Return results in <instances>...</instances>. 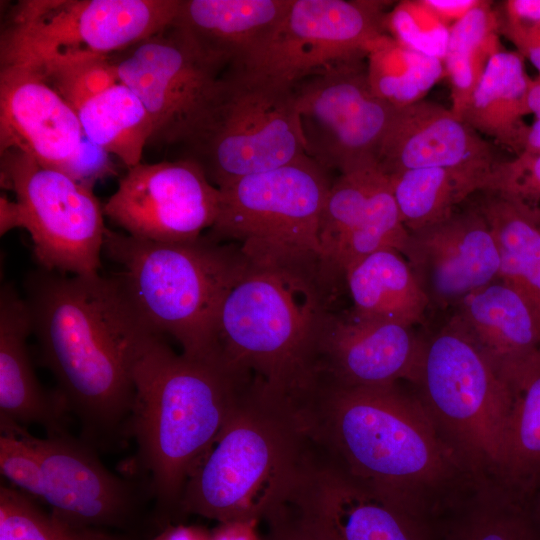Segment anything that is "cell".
<instances>
[{
    "mask_svg": "<svg viewBox=\"0 0 540 540\" xmlns=\"http://www.w3.org/2000/svg\"><path fill=\"white\" fill-rule=\"evenodd\" d=\"M403 225L390 180L378 164L340 173L329 189L320 222V243L327 271L344 280L360 258L386 248L406 249Z\"/></svg>",
    "mask_w": 540,
    "mask_h": 540,
    "instance_id": "obj_18",
    "label": "cell"
},
{
    "mask_svg": "<svg viewBox=\"0 0 540 540\" xmlns=\"http://www.w3.org/2000/svg\"><path fill=\"white\" fill-rule=\"evenodd\" d=\"M84 137L75 110L38 71L0 66V152L18 150L84 183Z\"/></svg>",
    "mask_w": 540,
    "mask_h": 540,
    "instance_id": "obj_19",
    "label": "cell"
},
{
    "mask_svg": "<svg viewBox=\"0 0 540 540\" xmlns=\"http://www.w3.org/2000/svg\"><path fill=\"white\" fill-rule=\"evenodd\" d=\"M482 192L514 202L540 223V153L522 151L510 160L497 161Z\"/></svg>",
    "mask_w": 540,
    "mask_h": 540,
    "instance_id": "obj_38",
    "label": "cell"
},
{
    "mask_svg": "<svg viewBox=\"0 0 540 540\" xmlns=\"http://www.w3.org/2000/svg\"><path fill=\"white\" fill-rule=\"evenodd\" d=\"M500 18L488 1H480L449 29L443 59L451 87V110L458 116L466 108L493 55L501 51Z\"/></svg>",
    "mask_w": 540,
    "mask_h": 540,
    "instance_id": "obj_33",
    "label": "cell"
},
{
    "mask_svg": "<svg viewBox=\"0 0 540 540\" xmlns=\"http://www.w3.org/2000/svg\"><path fill=\"white\" fill-rule=\"evenodd\" d=\"M219 206V188L195 161L182 157L127 169L103 209L130 236L176 243L201 237Z\"/></svg>",
    "mask_w": 540,
    "mask_h": 540,
    "instance_id": "obj_16",
    "label": "cell"
},
{
    "mask_svg": "<svg viewBox=\"0 0 540 540\" xmlns=\"http://www.w3.org/2000/svg\"><path fill=\"white\" fill-rule=\"evenodd\" d=\"M33 333L28 303L13 285L0 293V427H42L46 436L70 433L71 415L55 389L39 382L28 351Z\"/></svg>",
    "mask_w": 540,
    "mask_h": 540,
    "instance_id": "obj_23",
    "label": "cell"
},
{
    "mask_svg": "<svg viewBox=\"0 0 540 540\" xmlns=\"http://www.w3.org/2000/svg\"><path fill=\"white\" fill-rule=\"evenodd\" d=\"M364 59L333 64L295 85L306 155L328 172L378 164L395 111L372 91Z\"/></svg>",
    "mask_w": 540,
    "mask_h": 540,
    "instance_id": "obj_14",
    "label": "cell"
},
{
    "mask_svg": "<svg viewBox=\"0 0 540 540\" xmlns=\"http://www.w3.org/2000/svg\"><path fill=\"white\" fill-rule=\"evenodd\" d=\"M504 24L532 26L540 23V0H508L503 4Z\"/></svg>",
    "mask_w": 540,
    "mask_h": 540,
    "instance_id": "obj_41",
    "label": "cell"
},
{
    "mask_svg": "<svg viewBox=\"0 0 540 540\" xmlns=\"http://www.w3.org/2000/svg\"><path fill=\"white\" fill-rule=\"evenodd\" d=\"M425 340L412 327L334 312L319 350L320 384L376 387L414 384Z\"/></svg>",
    "mask_w": 540,
    "mask_h": 540,
    "instance_id": "obj_21",
    "label": "cell"
},
{
    "mask_svg": "<svg viewBox=\"0 0 540 540\" xmlns=\"http://www.w3.org/2000/svg\"><path fill=\"white\" fill-rule=\"evenodd\" d=\"M183 147L219 189L305 156L295 86L228 66Z\"/></svg>",
    "mask_w": 540,
    "mask_h": 540,
    "instance_id": "obj_9",
    "label": "cell"
},
{
    "mask_svg": "<svg viewBox=\"0 0 540 540\" xmlns=\"http://www.w3.org/2000/svg\"><path fill=\"white\" fill-rule=\"evenodd\" d=\"M411 386L468 471L500 481L509 385L455 316L425 340Z\"/></svg>",
    "mask_w": 540,
    "mask_h": 540,
    "instance_id": "obj_7",
    "label": "cell"
},
{
    "mask_svg": "<svg viewBox=\"0 0 540 540\" xmlns=\"http://www.w3.org/2000/svg\"><path fill=\"white\" fill-rule=\"evenodd\" d=\"M500 34H503L515 46L524 42L540 43V23L532 26H515L500 21Z\"/></svg>",
    "mask_w": 540,
    "mask_h": 540,
    "instance_id": "obj_46",
    "label": "cell"
},
{
    "mask_svg": "<svg viewBox=\"0 0 540 540\" xmlns=\"http://www.w3.org/2000/svg\"><path fill=\"white\" fill-rule=\"evenodd\" d=\"M84 136L116 156L127 169L141 163L152 135L151 117L139 97L120 81L84 103L77 111Z\"/></svg>",
    "mask_w": 540,
    "mask_h": 540,
    "instance_id": "obj_32",
    "label": "cell"
},
{
    "mask_svg": "<svg viewBox=\"0 0 540 540\" xmlns=\"http://www.w3.org/2000/svg\"><path fill=\"white\" fill-rule=\"evenodd\" d=\"M337 285L321 267L252 265L218 309L209 359L297 413L320 385L319 350Z\"/></svg>",
    "mask_w": 540,
    "mask_h": 540,
    "instance_id": "obj_3",
    "label": "cell"
},
{
    "mask_svg": "<svg viewBox=\"0 0 540 540\" xmlns=\"http://www.w3.org/2000/svg\"><path fill=\"white\" fill-rule=\"evenodd\" d=\"M181 0H22L2 26L0 66L111 57L172 24Z\"/></svg>",
    "mask_w": 540,
    "mask_h": 540,
    "instance_id": "obj_10",
    "label": "cell"
},
{
    "mask_svg": "<svg viewBox=\"0 0 540 540\" xmlns=\"http://www.w3.org/2000/svg\"><path fill=\"white\" fill-rule=\"evenodd\" d=\"M313 451L297 413L252 389L189 477L183 519L266 520L288 503Z\"/></svg>",
    "mask_w": 540,
    "mask_h": 540,
    "instance_id": "obj_5",
    "label": "cell"
},
{
    "mask_svg": "<svg viewBox=\"0 0 540 540\" xmlns=\"http://www.w3.org/2000/svg\"><path fill=\"white\" fill-rule=\"evenodd\" d=\"M523 151L540 153V119L528 126Z\"/></svg>",
    "mask_w": 540,
    "mask_h": 540,
    "instance_id": "obj_48",
    "label": "cell"
},
{
    "mask_svg": "<svg viewBox=\"0 0 540 540\" xmlns=\"http://www.w3.org/2000/svg\"><path fill=\"white\" fill-rule=\"evenodd\" d=\"M266 521L269 528L266 540H331L287 507L281 508Z\"/></svg>",
    "mask_w": 540,
    "mask_h": 540,
    "instance_id": "obj_40",
    "label": "cell"
},
{
    "mask_svg": "<svg viewBox=\"0 0 540 540\" xmlns=\"http://www.w3.org/2000/svg\"><path fill=\"white\" fill-rule=\"evenodd\" d=\"M0 470L13 487L40 501L42 474L39 457L21 435L0 431Z\"/></svg>",
    "mask_w": 540,
    "mask_h": 540,
    "instance_id": "obj_39",
    "label": "cell"
},
{
    "mask_svg": "<svg viewBox=\"0 0 540 540\" xmlns=\"http://www.w3.org/2000/svg\"><path fill=\"white\" fill-rule=\"evenodd\" d=\"M490 172L427 167L388 177L401 221L409 232H414L452 216L456 205L483 190Z\"/></svg>",
    "mask_w": 540,
    "mask_h": 540,
    "instance_id": "obj_31",
    "label": "cell"
},
{
    "mask_svg": "<svg viewBox=\"0 0 540 540\" xmlns=\"http://www.w3.org/2000/svg\"><path fill=\"white\" fill-rule=\"evenodd\" d=\"M15 228H23V214L16 200L12 201L6 195L0 197V235Z\"/></svg>",
    "mask_w": 540,
    "mask_h": 540,
    "instance_id": "obj_45",
    "label": "cell"
},
{
    "mask_svg": "<svg viewBox=\"0 0 540 540\" xmlns=\"http://www.w3.org/2000/svg\"><path fill=\"white\" fill-rule=\"evenodd\" d=\"M285 507L331 540H439L437 523L382 498L317 450Z\"/></svg>",
    "mask_w": 540,
    "mask_h": 540,
    "instance_id": "obj_17",
    "label": "cell"
},
{
    "mask_svg": "<svg viewBox=\"0 0 540 540\" xmlns=\"http://www.w3.org/2000/svg\"><path fill=\"white\" fill-rule=\"evenodd\" d=\"M372 91L394 108L423 100L444 76L443 61L417 52L383 34L367 54Z\"/></svg>",
    "mask_w": 540,
    "mask_h": 540,
    "instance_id": "obj_34",
    "label": "cell"
},
{
    "mask_svg": "<svg viewBox=\"0 0 540 540\" xmlns=\"http://www.w3.org/2000/svg\"><path fill=\"white\" fill-rule=\"evenodd\" d=\"M332 182L307 155L242 177L219 189L218 216L204 234L237 244L255 266L326 269L320 222Z\"/></svg>",
    "mask_w": 540,
    "mask_h": 540,
    "instance_id": "obj_8",
    "label": "cell"
},
{
    "mask_svg": "<svg viewBox=\"0 0 540 540\" xmlns=\"http://www.w3.org/2000/svg\"><path fill=\"white\" fill-rule=\"evenodd\" d=\"M540 224V223H539Z\"/></svg>",
    "mask_w": 540,
    "mask_h": 540,
    "instance_id": "obj_50",
    "label": "cell"
},
{
    "mask_svg": "<svg viewBox=\"0 0 540 540\" xmlns=\"http://www.w3.org/2000/svg\"><path fill=\"white\" fill-rule=\"evenodd\" d=\"M24 437L41 466L39 502L73 522L140 535L150 540L156 529L148 483L108 470L99 452L71 433L36 437L22 426L0 427Z\"/></svg>",
    "mask_w": 540,
    "mask_h": 540,
    "instance_id": "obj_13",
    "label": "cell"
},
{
    "mask_svg": "<svg viewBox=\"0 0 540 540\" xmlns=\"http://www.w3.org/2000/svg\"><path fill=\"white\" fill-rule=\"evenodd\" d=\"M403 256L430 305L445 308L497 280L500 256L496 240L477 210L409 232Z\"/></svg>",
    "mask_w": 540,
    "mask_h": 540,
    "instance_id": "obj_20",
    "label": "cell"
},
{
    "mask_svg": "<svg viewBox=\"0 0 540 540\" xmlns=\"http://www.w3.org/2000/svg\"><path fill=\"white\" fill-rule=\"evenodd\" d=\"M504 378L510 397L500 483L530 500L540 484V354Z\"/></svg>",
    "mask_w": 540,
    "mask_h": 540,
    "instance_id": "obj_28",
    "label": "cell"
},
{
    "mask_svg": "<svg viewBox=\"0 0 540 540\" xmlns=\"http://www.w3.org/2000/svg\"><path fill=\"white\" fill-rule=\"evenodd\" d=\"M384 25L399 43L443 61L450 28L422 0L399 2L386 14Z\"/></svg>",
    "mask_w": 540,
    "mask_h": 540,
    "instance_id": "obj_37",
    "label": "cell"
},
{
    "mask_svg": "<svg viewBox=\"0 0 540 540\" xmlns=\"http://www.w3.org/2000/svg\"><path fill=\"white\" fill-rule=\"evenodd\" d=\"M292 0H181L173 21L206 53L238 66L271 37Z\"/></svg>",
    "mask_w": 540,
    "mask_h": 540,
    "instance_id": "obj_24",
    "label": "cell"
},
{
    "mask_svg": "<svg viewBox=\"0 0 540 540\" xmlns=\"http://www.w3.org/2000/svg\"><path fill=\"white\" fill-rule=\"evenodd\" d=\"M529 113L540 119V74L536 79H531L527 97Z\"/></svg>",
    "mask_w": 540,
    "mask_h": 540,
    "instance_id": "obj_47",
    "label": "cell"
},
{
    "mask_svg": "<svg viewBox=\"0 0 540 540\" xmlns=\"http://www.w3.org/2000/svg\"><path fill=\"white\" fill-rule=\"evenodd\" d=\"M352 312L360 318L412 327L430 302L409 263L397 250L372 252L344 272Z\"/></svg>",
    "mask_w": 540,
    "mask_h": 540,
    "instance_id": "obj_26",
    "label": "cell"
},
{
    "mask_svg": "<svg viewBox=\"0 0 540 540\" xmlns=\"http://www.w3.org/2000/svg\"><path fill=\"white\" fill-rule=\"evenodd\" d=\"M530 506L540 526V484L530 499Z\"/></svg>",
    "mask_w": 540,
    "mask_h": 540,
    "instance_id": "obj_49",
    "label": "cell"
},
{
    "mask_svg": "<svg viewBox=\"0 0 540 540\" xmlns=\"http://www.w3.org/2000/svg\"><path fill=\"white\" fill-rule=\"evenodd\" d=\"M103 253L120 266L116 277L146 327L173 337L181 353L205 359L223 299L252 267L237 244L205 234L165 243L107 228Z\"/></svg>",
    "mask_w": 540,
    "mask_h": 540,
    "instance_id": "obj_6",
    "label": "cell"
},
{
    "mask_svg": "<svg viewBox=\"0 0 540 540\" xmlns=\"http://www.w3.org/2000/svg\"><path fill=\"white\" fill-rule=\"evenodd\" d=\"M133 378L129 475L149 485L157 534L183 522L189 477L251 387L215 360L176 353L155 334L141 345Z\"/></svg>",
    "mask_w": 540,
    "mask_h": 540,
    "instance_id": "obj_4",
    "label": "cell"
},
{
    "mask_svg": "<svg viewBox=\"0 0 540 540\" xmlns=\"http://www.w3.org/2000/svg\"><path fill=\"white\" fill-rule=\"evenodd\" d=\"M484 193L477 210L497 243L500 256L497 280L524 299L540 326V224L514 202Z\"/></svg>",
    "mask_w": 540,
    "mask_h": 540,
    "instance_id": "obj_30",
    "label": "cell"
},
{
    "mask_svg": "<svg viewBox=\"0 0 540 540\" xmlns=\"http://www.w3.org/2000/svg\"><path fill=\"white\" fill-rule=\"evenodd\" d=\"M150 540H210V532L201 526L180 522L166 526Z\"/></svg>",
    "mask_w": 540,
    "mask_h": 540,
    "instance_id": "obj_44",
    "label": "cell"
},
{
    "mask_svg": "<svg viewBox=\"0 0 540 540\" xmlns=\"http://www.w3.org/2000/svg\"><path fill=\"white\" fill-rule=\"evenodd\" d=\"M0 177L21 207L40 268L99 274L107 227L91 186L14 149L0 152Z\"/></svg>",
    "mask_w": 540,
    "mask_h": 540,
    "instance_id": "obj_11",
    "label": "cell"
},
{
    "mask_svg": "<svg viewBox=\"0 0 540 540\" xmlns=\"http://www.w3.org/2000/svg\"><path fill=\"white\" fill-rule=\"evenodd\" d=\"M110 60L118 80L139 97L151 117L150 146H184L190 140L228 67L173 24Z\"/></svg>",
    "mask_w": 540,
    "mask_h": 540,
    "instance_id": "obj_12",
    "label": "cell"
},
{
    "mask_svg": "<svg viewBox=\"0 0 540 540\" xmlns=\"http://www.w3.org/2000/svg\"><path fill=\"white\" fill-rule=\"evenodd\" d=\"M496 162L482 135L451 108L425 100L395 108L378 153L387 175L427 167L490 172Z\"/></svg>",
    "mask_w": 540,
    "mask_h": 540,
    "instance_id": "obj_22",
    "label": "cell"
},
{
    "mask_svg": "<svg viewBox=\"0 0 540 540\" xmlns=\"http://www.w3.org/2000/svg\"><path fill=\"white\" fill-rule=\"evenodd\" d=\"M435 16L447 27L461 20L481 0H422Z\"/></svg>",
    "mask_w": 540,
    "mask_h": 540,
    "instance_id": "obj_42",
    "label": "cell"
},
{
    "mask_svg": "<svg viewBox=\"0 0 540 540\" xmlns=\"http://www.w3.org/2000/svg\"><path fill=\"white\" fill-rule=\"evenodd\" d=\"M439 540H540L530 500L499 481L479 482L437 521Z\"/></svg>",
    "mask_w": 540,
    "mask_h": 540,
    "instance_id": "obj_29",
    "label": "cell"
},
{
    "mask_svg": "<svg viewBox=\"0 0 540 540\" xmlns=\"http://www.w3.org/2000/svg\"><path fill=\"white\" fill-rule=\"evenodd\" d=\"M388 3L292 0L266 43L233 67L294 87L333 64L366 58L372 44L385 34Z\"/></svg>",
    "mask_w": 540,
    "mask_h": 540,
    "instance_id": "obj_15",
    "label": "cell"
},
{
    "mask_svg": "<svg viewBox=\"0 0 540 540\" xmlns=\"http://www.w3.org/2000/svg\"><path fill=\"white\" fill-rule=\"evenodd\" d=\"M12 485L0 486V540H148L140 535L73 522L45 511Z\"/></svg>",
    "mask_w": 540,
    "mask_h": 540,
    "instance_id": "obj_35",
    "label": "cell"
},
{
    "mask_svg": "<svg viewBox=\"0 0 540 540\" xmlns=\"http://www.w3.org/2000/svg\"><path fill=\"white\" fill-rule=\"evenodd\" d=\"M455 315L504 377L540 354V326L524 299L495 280L467 295Z\"/></svg>",
    "mask_w": 540,
    "mask_h": 540,
    "instance_id": "obj_25",
    "label": "cell"
},
{
    "mask_svg": "<svg viewBox=\"0 0 540 540\" xmlns=\"http://www.w3.org/2000/svg\"><path fill=\"white\" fill-rule=\"evenodd\" d=\"M258 521L221 522L210 532V540H266L257 532Z\"/></svg>",
    "mask_w": 540,
    "mask_h": 540,
    "instance_id": "obj_43",
    "label": "cell"
},
{
    "mask_svg": "<svg viewBox=\"0 0 540 540\" xmlns=\"http://www.w3.org/2000/svg\"><path fill=\"white\" fill-rule=\"evenodd\" d=\"M25 289L41 360L79 423V438L97 452L122 449L130 439L134 363L154 333L116 276L40 268Z\"/></svg>",
    "mask_w": 540,
    "mask_h": 540,
    "instance_id": "obj_1",
    "label": "cell"
},
{
    "mask_svg": "<svg viewBox=\"0 0 540 540\" xmlns=\"http://www.w3.org/2000/svg\"><path fill=\"white\" fill-rule=\"evenodd\" d=\"M325 458L382 498L434 523L479 482L415 392L321 384L298 412Z\"/></svg>",
    "mask_w": 540,
    "mask_h": 540,
    "instance_id": "obj_2",
    "label": "cell"
},
{
    "mask_svg": "<svg viewBox=\"0 0 540 540\" xmlns=\"http://www.w3.org/2000/svg\"><path fill=\"white\" fill-rule=\"evenodd\" d=\"M31 68L38 71L76 113L89 99L119 82L110 57L75 58Z\"/></svg>",
    "mask_w": 540,
    "mask_h": 540,
    "instance_id": "obj_36",
    "label": "cell"
},
{
    "mask_svg": "<svg viewBox=\"0 0 540 540\" xmlns=\"http://www.w3.org/2000/svg\"><path fill=\"white\" fill-rule=\"evenodd\" d=\"M530 81L524 57L502 49L489 60L460 118L480 135L519 154L528 130L523 117L530 114Z\"/></svg>",
    "mask_w": 540,
    "mask_h": 540,
    "instance_id": "obj_27",
    "label": "cell"
}]
</instances>
